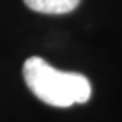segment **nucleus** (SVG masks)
<instances>
[{"label": "nucleus", "instance_id": "nucleus-2", "mask_svg": "<svg viewBox=\"0 0 122 122\" xmlns=\"http://www.w3.org/2000/svg\"><path fill=\"white\" fill-rule=\"evenodd\" d=\"M81 0H24L30 10L43 14H65L79 5Z\"/></svg>", "mask_w": 122, "mask_h": 122}, {"label": "nucleus", "instance_id": "nucleus-1", "mask_svg": "<svg viewBox=\"0 0 122 122\" xmlns=\"http://www.w3.org/2000/svg\"><path fill=\"white\" fill-rule=\"evenodd\" d=\"M24 81L41 102L57 108L86 103L92 95L89 79L81 73L60 71L41 57H29L24 62Z\"/></svg>", "mask_w": 122, "mask_h": 122}]
</instances>
